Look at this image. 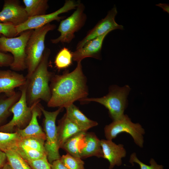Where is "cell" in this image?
Masks as SVG:
<instances>
[{"mask_svg": "<svg viewBox=\"0 0 169 169\" xmlns=\"http://www.w3.org/2000/svg\"><path fill=\"white\" fill-rule=\"evenodd\" d=\"M33 30L23 31L17 37L8 38L3 35L0 37V49L12 54L13 61L10 67L13 71H22L27 69L26 48Z\"/></svg>", "mask_w": 169, "mask_h": 169, "instance_id": "5", "label": "cell"}, {"mask_svg": "<svg viewBox=\"0 0 169 169\" xmlns=\"http://www.w3.org/2000/svg\"><path fill=\"white\" fill-rule=\"evenodd\" d=\"M26 88L27 82L25 84L19 87L21 96L10 109V112L13 114L12 118L8 123L0 126V132H14L18 129L25 128L29 124L32 118V110L38 103L31 106H28L26 98Z\"/></svg>", "mask_w": 169, "mask_h": 169, "instance_id": "7", "label": "cell"}, {"mask_svg": "<svg viewBox=\"0 0 169 169\" xmlns=\"http://www.w3.org/2000/svg\"><path fill=\"white\" fill-rule=\"evenodd\" d=\"M52 169H68L60 159L54 161L51 164Z\"/></svg>", "mask_w": 169, "mask_h": 169, "instance_id": "33", "label": "cell"}, {"mask_svg": "<svg viewBox=\"0 0 169 169\" xmlns=\"http://www.w3.org/2000/svg\"><path fill=\"white\" fill-rule=\"evenodd\" d=\"M32 169H52L47 156L33 160L25 161Z\"/></svg>", "mask_w": 169, "mask_h": 169, "instance_id": "30", "label": "cell"}, {"mask_svg": "<svg viewBox=\"0 0 169 169\" xmlns=\"http://www.w3.org/2000/svg\"><path fill=\"white\" fill-rule=\"evenodd\" d=\"M23 2L28 18L45 14L48 7L47 0H23Z\"/></svg>", "mask_w": 169, "mask_h": 169, "instance_id": "21", "label": "cell"}, {"mask_svg": "<svg viewBox=\"0 0 169 169\" xmlns=\"http://www.w3.org/2000/svg\"><path fill=\"white\" fill-rule=\"evenodd\" d=\"M80 3L79 1L66 0L62 7L53 13L29 17L25 22L15 27L17 34L27 30L39 28L54 20L59 21L62 18L60 14L76 9Z\"/></svg>", "mask_w": 169, "mask_h": 169, "instance_id": "10", "label": "cell"}, {"mask_svg": "<svg viewBox=\"0 0 169 169\" xmlns=\"http://www.w3.org/2000/svg\"><path fill=\"white\" fill-rule=\"evenodd\" d=\"M0 33L8 38L15 37L18 35L15 26L2 23H0Z\"/></svg>", "mask_w": 169, "mask_h": 169, "instance_id": "31", "label": "cell"}, {"mask_svg": "<svg viewBox=\"0 0 169 169\" xmlns=\"http://www.w3.org/2000/svg\"><path fill=\"white\" fill-rule=\"evenodd\" d=\"M50 49H45L38 67L28 78H27L26 98L27 105L31 106L43 100L48 103L51 94L49 82L54 75L48 70Z\"/></svg>", "mask_w": 169, "mask_h": 169, "instance_id": "2", "label": "cell"}, {"mask_svg": "<svg viewBox=\"0 0 169 169\" xmlns=\"http://www.w3.org/2000/svg\"><path fill=\"white\" fill-rule=\"evenodd\" d=\"M45 141V140L40 138L30 137L21 139L19 144L46 154L44 147Z\"/></svg>", "mask_w": 169, "mask_h": 169, "instance_id": "28", "label": "cell"}, {"mask_svg": "<svg viewBox=\"0 0 169 169\" xmlns=\"http://www.w3.org/2000/svg\"><path fill=\"white\" fill-rule=\"evenodd\" d=\"M84 8V4L80 3L70 16L61 21L58 28L60 35L57 38L51 39L52 43H69L71 42L75 38V33L84 26L86 21Z\"/></svg>", "mask_w": 169, "mask_h": 169, "instance_id": "9", "label": "cell"}, {"mask_svg": "<svg viewBox=\"0 0 169 169\" xmlns=\"http://www.w3.org/2000/svg\"><path fill=\"white\" fill-rule=\"evenodd\" d=\"M14 150L25 161L35 160L47 156L46 153L20 144Z\"/></svg>", "mask_w": 169, "mask_h": 169, "instance_id": "26", "label": "cell"}, {"mask_svg": "<svg viewBox=\"0 0 169 169\" xmlns=\"http://www.w3.org/2000/svg\"><path fill=\"white\" fill-rule=\"evenodd\" d=\"M129 162L132 165H134V163L138 164L140 167V169H164L163 165L158 164L154 159L152 158L150 160V165L144 164L137 158L135 152L131 155Z\"/></svg>", "mask_w": 169, "mask_h": 169, "instance_id": "29", "label": "cell"}, {"mask_svg": "<svg viewBox=\"0 0 169 169\" xmlns=\"http://www.w3.org/2000/svg\"><path fill=\"white\" fill-rule=\"evenodd\" d=\"M67 117L83 131L98 125V123L87 117L74 104L65 108Z\"/></svg>", "mask_w": 169, "mask_h": 169, "instance_id": "19", "label": "cell"}, {"mask_svg": "<svg viewBox=\"0 0 169 169\" xmlns=\"http://www.w3.org/2000/svg\"><path fill=\"white\" fill-rule=\"evenodd\" d=\"M21 140L16 131L13 133L0 131V150L5 153L10 150H14Z\"/></svg>", "mask_w": 169, "mask_h": 169, "instance_id": "22", "label": "cell"}, {"mask_svg": "<svg viewBox=\"0 0 169 169\" xmlns=\"http://www.w3.org/2000/svg\"><path fill=\"white\" fill-rule=\"evenodd\" d=\"M38 104L32 110V118L28 125L25 128L18 129L16 131L21 139L30 137H36L45 140V133L39 125L38 120V118L40 117L42 114L38 106Z\"/></svg>", "mask_w": 169, "mask_h": 169, "instance_id": "16", "label": "cell"}, {"mask_svg": "<svg viewBox=\"0 0 169 169\" xmlns=\"http://www.w3.org/2000/svg\"><path fill=\"white\" fill-rule=\"evenodd\" d=\"M101 145L103 158L109 162V169H112L115 166H121L122 159L126 154L124 145L121 144H116L112 140L107 139L101 140Z\"/></svg>", "mask_w": 169, "mask_h": 169, "instance_id": "14", "label": "cell"}, {"mask_svg": "<svg viewBox=\"0 0 169 169\" xmlns=\"http://www.w3.org/2000/svg\"><path fill=\"white\" fill-rule=\"evenodd\" d=\"M60 160L68 169H84V163L81 158L67 153L61 156Z\"/></svg>", "mask_w": 169, "mask_h": 169, "instance_id": "27", "label": "cell"}, {"mask_svg": "<svg viewBox=\"0 0 169 169\" xmlns=\"http://www.w3.org/2000/svg\"><path fill=\"white\" fill-rule=\"evenodd\" d=\"M13 59L12 55L6 53L0 49V67L10 66Z\"/></svg>", "mask_w": 169, "mask_h": 169, "instance_id": "32", "label": "cell"}, {"mask_svg": "<svg viewBox=\"0 0 169 169\" xmlns=\"http://www.w3.org/2000/svg\"><path fill=\"white\" fill-rule=\"evenodd\" d=\"M0 169H12L11 166L7 163H6L3 166L0 167Z\"/></svg>", "mask_w": 169, "mask_h": 169, "instance_id": "36", "label": "cell"}, {"mask_svg": "<svg viewBox=\"0 0 169 169\" xmlns=\"http://www.w3.org/2000/svg\"><path fill=\"white\" fill-rule=\"evenodd\" d=\"M57 128L59 148H62L65 142L71 137L79 132L84 131L70 120L65 114L58 120Z\"/></svg>", "mask_w": 169, "mask_h": 169, "instance_id": "17", "label": "cell"}, {"mask_svg": "<svg viewBox=\"0 0 169 169\" xmlns=\"http://www.w3.org/2000/svg\"><path fill=\"white\" fill-rule=\"evenodd\" d=\"M55 28V25L49 23L33 30L26 48L27 78L30 77L40 62L45 49L44 42L47 34Z\"/></svg>", "mask_w": 169, "mask_h": 169, "instance_id": "3", "label": "cell"}, {"mask_svg": "<svg viewBox=\"0 0 169 169\" xmlns=\"http://www.w3.org/2000/svg\"><path fill=\"white\" fill-rule=\"evenodd\" d=\"M28 17L24 8L17 0H5L0 12V23L17 26L25 22Z\"/></svg>", "mask_w": 169, "mask_h": 169, "instance_id": "12", "label": "cell"}, {"mask_svg": "<svg viewBox=\"0 0 169 169\" xmlns=\"http://www.w3.org/2000/svg\"><path fill=\"white\" fill-rule=\"evenodd\" d=\"M128 85L120 87L115 85L110 90L108 94L100 98H85L81 101H94L104 105L109 111L113 120H118L124 115V112L127 105V98L130 91Z\"/></svg>", "mask_w": 169, "mask_h": 169, "instance_id": "4", "label": "cell"}, {"mask_svg": "<svg viewBox=\"0 0 169 169\" xmlns=\"http://www.w3.org/2000/svg\"><path fill=\"white\" fill-rule=\"evenodd\" d=\"M110 32L92 39L86 43L81 48L72 52L73 60L77 63L81 62L84 58H93L97 59H101V51L104 40Z\"/></svg>", "mask_w": 169, "mask_h": 169, "instance_id": "13", "label": "cell"}, {"mask_svg": "<svg viewBox=\"0 0 169 169\" xmlns=\"http://www.w3.org/2000/svg\"><path fill=\"white\" fill-rule=\"evenodd\" d=\"M38 106L43 114V125L45 135L44 147L49 162L51 163L54 161L60 159L58 136L56 121L57 116L63 108H59L53 111L45 110L39 102Z\"/></svg>", "mask_w": 169, "mask_h": 169, "instance_id": "6", "label": "cell"}, {"mask_svg": "<svg viewBox=\"0 0 169 169\" xmlns=\"http://www.w3.org/2000/svg\"><path fill=\"white\" fill-rule=\"evenodd\" d=\"M104 131L107 140H112L119 134L125 132L131 136L137 146L140 148L143 146L145 130L139 123L133 122L126 115L106 125Z\"/></svg>", "mask_w": 169, "mask_h": 169, "instance_id": "8", "label": "cell"}, {"mask_svg": "<svg viewBox=\"0 0 169 169\" xmlns=\"http://www.w3.org/2000/svg\"><path fill=\"white\" fill-rule=\"evenodd\" d=\"M6 160L7 158L5 153L0 150V167L6 163Z\"/></svg>", "mask_w": 169, "mask_h": 169, "instance_id": "34", "label": "cell"}, {"mask_svg": "<svg viewBox=\"0 0 169 169\" xmlns=\"http://www.w3.org/2000/svg\"><path fill=\"white\" fill-rule=\"evenodd\" d=\"M8 163L12 169H32L26 161L15 151L6 152Z\"/></svg>", "mask_w": 169, "mask_h": 169, "instance_id": "24", "label": "cell"}, {"mask_svg": "<svg viewBox=\"0 0 169 169\" xmlns=\"http://www.w3.org/2000/svg\"><path fill=\"white\" fill-rule=\"evenodd\" d=\"M84 169H85V168H84Z\"/></svg>", "mask_w": 169, "mask_h": 169, "instance_id": "37", "label": "cell"}, {"mask_svg": "<svg viewBox=\"0 0 169 169\" xmlns=\"http://www.w3.org/2000/svg\"><path fill=\"white\" fill-rule=\"evenodd\" d=\"M27 78L23 74L9 70H0V93L8 96L13 95L14 89L25 84Z\"/></svg>", "mask_w": 169, "mask_h": 169, "instance_id": "15", "label": "cell"}, {"mask_svg": "<svg viewBox=\"0 0 169 169\" xmlns=\"http://www.w3.org/2000/svg\"><path fill=\"white\" fill-rule=\"evenodd\" d=\"M49 86L51 97L47 103L49 107L66 108L77 100L87 98L88 90L81 62L70 72L54 75Z\"/></svg>", "mask_w": 169, "mask_h": 169, "instance_id": "1", "label": "cell"}, {"mask_svg": "<svg viewBox=\"0 0 169 169\" xmlns=\"http://www.w3.org/2000/svg\"><path fill=\"white\" fill-rule=\"evenodd\" d=\"M21 91L16 92L12 95L0 99V124L10 114V109L19 99Z\"/></svg>", "mask_w": 169, "mask_h": 169, "instance_id": "23", "label": "cell"}, {"mask_svg": "<svg viewBox=\"0 0 169 169\" xmlns=\"http://www.w3.org/2000/svg\"><path fill=\"white\" fill-rule=\"evenodd\" d=\"M156 5L161 7L163 9L164 11L166 12L169 13V4L165 3H160L158 4H156Z\"/></svg>", "mask_w": 169, "mask_h": 169, "instance_id": "35", "label": "cell"}, {"mask_svg": "<svg viewBox=\"0 0 169 169\" xmlns=\"http://www.w3.org/2000/svg\"><path fill=\"white\" fill-rule=\"evenodd\" d=\"M117 13L116 7L114 5L113 8L108 12L105 17L99 21L92 28L87 32L84 38L78 43L76 49L81 48L89 41L107 32H111L117 29L123 30V26L118 24L115 20V18Z\"/></svg>", "mask_w": 169, "mask_h": 169, "instance_id": "11", "label": "cell"}, {"mask_svg": "<svg viewBox=\"0 0 169 169\" xmlns=\"http://www.w3.org/2000/svg\"><path fill=\"white\" fill-rule=\"evenodd\" d=\"M92 156L103 158L101 140L94 133L86 132L84 145L80 151L79 156L82 159Z\"/></svg>", "mask_w": 169, "mask_h": 169, "instance_id": "18", "label": "cell"}, {"mask_svg": "<svg viewBox=\"0 0 169 169\" xmlns=\"http://www.w3.org/2000/svg\"><path fill=\"white\" fill-rule=\"evenodd\" d=\"M72 52L67 48L64 47L57 54L54 64L57 69H63L69 67L72 64Z\"/></svg>", "mask_w": 169, "mask_h": 169, "instance_id": "25", "label": "cell"}, {"mask_svg": "<svg viewBox=\"0 0 169 169\" xmlns=\"http://www.w3.org/2000/svg\"><path fill=\"white\" fill-rule=\"evenodd\" d=\"M86 132H79L71 137L65 142L62 148L70 155L80 158V151L84 145Z\"/></svg>", "mask_w": 169, "mask_h": 169, "instance_id": "20", "label": "cell"}]
</instances>
